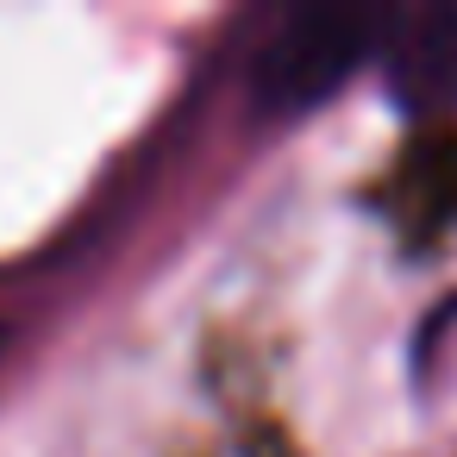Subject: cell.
<instances>
[{
	"label": "cell",
	"instance_id": "1",
	"mask_svg": "<svg viewBox=\"0 0 457 457\" xmlns=\"http://www.w3.org/2000/svg\"><path fill=\"white\" fill-rule=\"evenodd\" d=\"M388 20L395 7H376V0H313V7L282 13L251 63L257 113L295 120L320 107L326 95H338L370 57H382Z\"/></svg>",
	"mask_w": 457,
	"mask_h": 457
},
{
	"label": "cell",
	"instance_id": "2",
	"mask_svg": "<svg viewBox=\"0 0 457 457\" xmlns=\"http://www.w3.org/2000/svg\"><path fill=\"white\" fill-rule=\"evenodd\" d=\"M388 95L407 120H438L457 107V0L401 7L382 38Z\"/></svg>",
	"mask_w": 457,
	"mask_h": 457
},
{
	"label": "cell",
	"instance_id": "3",
	"mask_svg": "<svg viewBox=\"0 0 457 457\" xmlns=\"http://www.w3.org/2000/svg\"><path fill=\"white\" fill-rule=\"evenodd\" d=\"M0 345H7V332H0Z\"/></svg>",
	"mask_w": 457,
	"mask_h": 457
}]
</instances>
